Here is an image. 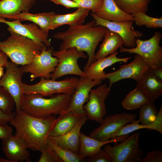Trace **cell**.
<instances>
[{"instance_id": "cell-37", "label": "cell", "mask_w": 162, "mask_h": 162, "mask_svg": "<svg viewBox=\"0 0 162 162\" xmlns=\"http://www.w3.org/2000/svg\"><path fill=\"white\" fill-rule=\"evenodd\" d=\"M86 160L88 162H112L105 150L101 148L92 155L88 157Z\"/></svg>"}, {"instance_id": "cell-9", "label": "cell", "mask_w": 162, "mask_h": 162, "mask_svg": "<svg viewBox=\"0 0 162 162\" xmlns=\"http://www.w3.org/2000/svg\"><path fill=\"white\" fill-rule=\"evenodd\" d=\"M47 47L45 46L30 63L21 67L24 73L31 74V81L38 77L50 79L58 65V59L52 55L53 50L52 48L47 49Z\"/></svg>"}, {"instance_id": "cell-17", "label": "cell", "mask_w": 162, "mask_h": 162, "mask_svg": "<svg viewBox=\"0 0 162 162\" xmlns=\"http://www.w3.org/2000/svg\"><path fill=\"white\" fill-rule=\"evenodd\" d=\"M2 150L5 158L13 162L30 161V153L25 143L13 134L2 140Z\"/></svg>"}, {"instance_id": "cell-10", "label": "cell", "mask_w": 162, "mask_h": 162, "mask_svg": "<svg viewBox=\"0 0 162 162\" xmlns=\"http://www.w3.org/2000/svg\"><path fill=\"white\" fill-rule=\"evenodd\" d=\"M5 72L0 79V86L4 87L12 96L15 102L16 112L21 110L24 94L22 77L24 73L21 68L12 61H8Z\"/></svg>"}, {"instance_id": "cell-38", "label": "cell", "mask_w": 162, "mask_h": 162, "mask_svg": "<svg viewBox=\"0 0 162 162\" xmlns=\"http://www.w3.org/2000/svg\"><path fill=\"white\" fill-rule=\"evenodd\" d=\"M140 162H162V151L160 150H153L147 153L145 157L140 158Z\"/></svg>"}, {"instance_id": "cell-19", "label": "cell", "mask_w": 162, "mask_h": 162, "mask_svg": "<svg viewBox=\"0 0 162 162\" xmlns=\"http://www.w3.org/2000/svg\"><path fill=\"white\" fill-rule=\"evenodd\" d=\"M86 115L71 130L64 134L56 136L48 137L56 144L61 147L69 149L78 154L80 146V134L82 127L87 120Z\"/></svg>"}, {"instance_id": "cell-6", "label": "cell", "mask_w": 162, "mask_h": 162, "mask_svg": "<svg viewBox=\"0 0 162 162\" xmlns=\"http://www.w3.org/2000/svg\"><path fill=\"white\" fill-rule=\"evenodd\" d=\"M79 79L77 77H67L57 81L40 78L38 83L33 85L23 83L24 94H38L43 97L56 93L67 94L72 95L75 92Z\"/></svg>"}, {"instance_id": "cell-26", "label": "cell", "mask_w": 162, "mask_h": 162, "mask_svg": "<svg viewBox=\"0 0 162 162\" xmlns=\"http://www.w3.org/2000/svg\"><path fill=\"white\" fill-rule=\"evenodd\" d=\"M36 0H1L0 17L7 18L24 12H28Z\"/></svg>"}, {"instance_id": "cell-18", "label": "cell", "mask_w": 162, "mask_h": 162, "mask_svg": "<svg viewBox=\"0 0 162 162\" xmlns=\"http://www.w3.org/2000/svg\"><path fill=\"white\" fill-rule=\"evenodd\" d=\"M118 52L116 51L114 53L106 57L100 59L90 64L84 71L86 73L87 78L92 80H104L106 73L104 70L118 62L127 63L131 57H129L119 58L117 57Z\"/></svg>"}, {"instance_id": "cell-15", "label": "cell", "mask_w": 162, "mask_h": 162, "mask_svg": "<svg viewBox=\"0 0 162 162\" xmlns=\"http://www.w3.org/2000/svg\"><path fill=\"white\" fill-rule=\"evenodd\" d=\"M3 23L8 26V30L26 38H29L38 44L42 48L46 46L50 47L51 45L50 40L34 23L22 24L18 19L12 21H8L0 17V23Z\"/></svg>"}, {"instance_id": "cell-45", "label": "cell", "mask_w": 162, "mask_h": 162, "mask_svg": "<svg viewBox=\"0 0 162 162\" xmlns=\"http://www.w3.org/2000/svg\"><path fill=\"white\" fill-rule=\"evenodd\" d=\"M4 74L3 67H0V78Z\"/></svg>"}, {"instance_id": "cell-24", "label": "cell", "mask_w": 162, "mask_h": 162, "mask_svg": "<svg viewBox=\"0 0 162 162\" xmlns=\"http://www.w3.org/2000/svg\"><path fill=\"white\" fill-rule=\"evenodd\" d=\"M128 137V135L121 136L116 137L106 141L103 142L87 136L81 132L78 154L86 158L95 153L106 144L111 142H122Z\"/></svg>"}, {"instance_id": "cell-40", "label": "cell", "mask_w": 162, "mask_h": 162, "mask_svg": "<svg viewBox=\"0 0 162 162\" xmlns=\"http://www.w3.org/2000/svg\"><path fill=\"white\" fill-rule=\"evenodd\" d=\"M57 4L61 5L67 8H81L79 5L71 0H50Z\"/></svg>"}, {"instance_id": "cell-34", "label": "cell", "mask_w": 162, "mask_h": 162, "mask_svg": "<svg viewBox=\"0 0 162 162\" xmlns=\"http://www.w3.org/2000/svg\"><path fill=\"white\" fill-rule=\"evenodd\" d=\"M15 105L12 96L4 87L0 86V109L5 113L10 114L13 112Z\"/></svg>"}, {"instance_id": "cell-8", "label": "cell", "mask_w": 162, "mask_h": 162, "mask_svg": "<svg viewBox=\"0 0 162 162\" xmlns=\"http://www.w3.org/2000/svg\"><path fill=\"white\" fill-rule=\"evenodd\" d=\"M52 55L57 57L59 61L55 71L52 73L51 80H56L58 78L70 74L87 77L86 73L81 69L77 63L79 58H87L83 52H80L73 47L67 50H53Z\"/></svg>"}, {"instance_id": "cell-33", "label": "cell", "mask_w": 162, "mask_h": 162, "mask_svg": "<svg viewBox=\"0 0 162 162\" xmlns=\"http://www.w3.org/2000/svg\"><path fill=\"white\" fill-rule=\"evenodd\" d=\"M139 122L138 120H136L132 123L124 125L112 134L110 139L116 137L128 135L133 132L140 129L154 130V127L152 124L148 125H144L141 124H139Z\"/></svg>"}, {"instance_id": "cell-43", "label": "cell", "mask_w": 162, "mask_h": 162, "mask_svg": "<svg viewBox=\"0 0 162 162\" xmlns=\"http://www.w3.org/2000/svg\"><path fill=\"white\" fill-rule=\"evenodd\" d=\"M151 71L156 76L162 80V67Z\"/></svg>"}, {"instance_id": "cell-12", "label": "cell", "mask_w": 162, "mask_h": 162, "mask_svg": "<svg viewBox=\"0 0 162 162\" xmlns=\"http://www.w3.org/2000/svg\"><path fill=\"white\" fill-rule=\"evenodd\" d=\"M110 89L105 83L91 89L88 100L83 107L88 119L100 123L105 117L107 111L105 101Z\"/></svg>"}, {"instance_id": "cell-32", "label": "cell", "mask_w": 162, "mask_h": 162, "mask_svg": "<svg viewBox=\"0 0 162 162\" xmlns=\"http://www.w3.org/2000/svg\"><path fill=\"white\" fill-rule=\"evenodd\" d=\"M131 14L133 16V21L138 26H145L148 28H162V16L159 18L153 17L141 12H137Z\"/></svg>"}, {"instance_id": "cell-1", "label": "cell", "mask_w": 162, "mask_h": 162, "mask_svg": "<svg viewBox=\"0 0 162 162\" xmlns=\"http://www.w3.org/2000/svg\"><path fill=\"white\" fill-rule=\"evenodd\" d=\"M95 24L94 20L85 24L69 26L65 31L56 33L53 36L54 38L62 41L59 50L74 47L80 52H87L88 60L83 68V71L97 61L95 57L96 49L103 39L108 29L101 26H96Z\"/></svg>"}, {"instance_id": "cell-2", "label": "cell", "mask_w": 162, "mask_h": 162, "mask_svg": "<svg viewBox=\"0 0 162 162\" xmlns=\"http://www.w3.org/2000/svg\"><path fill=\"white\" fill-rule=\"evenodd\" d=\"M16 112L9 123L15 128V134L24 141L28 148L40 152L47 144L49 134L57 118L54 115L38 118L21 110Z\"/></svg>"}, {"instance_id": "cell-20", "label": "cell", "mask_w": 162, "mask_h": 162, "mask_svg": "<svg viewBox=\"0 0 162 162\" xmlns=\"http://www.w3.org/2000/svg\"><path fill=\"white\" fill-rule=\"evenodd\" d=\"M136 87L143 92L149 102L154 103L162 94V80L149 70L137 82Z\"/></svg>"}, {"instance_id": "cell-28", "label": "cell", "mask_w": 162, "mask_h": 162, "mask_svg": "<svg viewBox=\"0 0 162 162\" xmlns=\"http://www.w3.org/2000/svg\"><path fill=\"white\" fill-rule=\"evenodd\" d=\"M149 101L143 92L136 87L126 95L122 101L121 105L126 110H134L140 109Z\"/></svg>"}, {"instance_id": "cell-36", "label": "cell", "mask_w": 162, "mask_h": 162, "mask_svg": "<svg viewBox=\"0 0 162 162\" xmlns=\"http://www.w3.org/2000/svg\"><path fill=\"white\" fill-rule=\"evenodd\" d=\"M76 3L81 8L91 10L92 12L100 9L104 0H71Z\"/></svg>"}, {"instance_id": "cell-39", "label": "cell", "mask_w": 162, "mask_h": 162, "mask_svg": "<svg viewBox=\"0 0 162 162\" xmlns=\"http://www.w3.org/2000/svg\"><path fill=\"white\" fill-rule=\"evenodd\" d=\"M16 114V112H13L10 114L5 113L0 109V125L8 124L14 118Z\"/></svg>"}, {"instance_id": "cell-22", "label": "cell", "mask_w": 162, "mask_h": 162, "mask_svg": "<svg viewBox=\"0 0 162 162\" xmlns=\"http://www.w3.org/2000/svg\"><path fill=\"white\" fill-rule=\"evenodd\" d=\"M92 12L101 18L107 21L116 22L133 21V16L123 12L114 0H104L101 8Z\"/></svg>"}, {"instance_id": "cell-11", "label": "cell", "mask_w": 162, "mask_h": 162, "mask_svg": "<svg viewBox=\"0 0 162 162\" xmlns=\"http://www.w3.org/2000/svg\"><path fill=\"white\" fill-rule=\"evenodd\" d=\"M136 115L124 112L105 117L98 127L91 132L89 136L103 142L110 140L112 134L124 125L136 120Z\"/></svg>"}, {"instance_id": "cell-13", "label": "cell", "mask_w": 162, "mask_h": 162, "mask_svg": "<svg viewBox=\"0 0 162 162\" xmlns=\"http://www.w3.org/2000/svg\"><path fill=\"white\" fill-rule=\"evenodd\" d=\"M120 67L115 71L106 74L105 78L109 80V86L111 87L114 83L126 79H133L138 82L149 70L143 58L136 54L134 56V59L130 63Z\"/></svg>"}, {"instance_id": "cell-35", "label": "cell", "mask_w": 162, "mask_h": 162, "mask_svg": "<svg viewBox=\"0 0 162 162\" xmlns=\"http://www.w3.org/2000/svg\"><path fill=\"white\" fill-rule=\"evenodd\" d=\"M40 152L41 155L38 162H62L47 143Z\"/></svg>"}, {"instance_id": "cell-47", "label": "cell", "mask_w": 162, "mask_h": 162, "mask_svg": "<svg viewBox=\"0 0 162 162\" xmlns=\"http://www.w3.org/2000/svg\"></svg>"}, {"instance_id": "cell-27", "label": "cell", "mask_w": 162, "mask_h": 162, "mask_svg": "<svg viewBox=\"0 0 162 162\" xmlns=\"http://www.w3.org/2000/svg\"><path fill=\"white\" fill-rule=\"evenodd\" d=\"M104 39L100 48L95 54L96 60L106 57L123 47L124 42L122 38L116 33L108 29L104 36Z\"/></svg>"}, {"instance_id": "cell-16", "label": "cell", "mask_w": 162, "mask_h": 162, "mask_svg": "<svg viewBox=\"0 0 162 162\" xmlns=\"http://www.w3.org/2000/svg\"><path fill=\"white\" fill-rule=\"evenodd\" d=\"M101 80H92L87 77H80L74 92L71 95L69 105L65 111H72L82 115H86L83 107L88 100L92 88L100 85Z\"/></svg>"}, {"instance_id": "cell-5", "label": "cell", "mask_w": 162, "mask_h": 162, "mask_svg": "<svg viewBox=\"0 0 162 162\" xmlns=\"http://www.w3.org/2000/svg\"><path fill=\"white\" fill-rule=\"evenodd\" d=\"M162 38V34L157 31L148 40H142L137 38L135 47L130 48L122 47L120 48L119 51L140 55L147 65L149 70H153L162 67V47L160 46Z\"/></svg>"}, {"instance_id": "cell-4", "label": "cell", "mask_w": 162, "mask_h": 162, "mask_svg": "<svg viewBox=\"0 0 162 162\" xmlns=\"http://www.w3.org/2000/svg\"><path fill=\"white\" fill-rule=\"evenodd\" d=\"M7 39L0 41V50L12 62L22 65L30 63L42 49L32 40L13 32Z\"/></svg>"}, {"instance_id": "cell-41", "label": "cell", "mask_w": 162, "mask_h": 162, "mask_svg": "<svg viewBox=\"0 0 162 162\" xmlns=\"http://www.w3.org/2000/svg\"><path fill=\"white\" fill-rule=\"evenodd\" d=\"M12 127L8 124L0 125V140H3L12 134Z\"/></svg>"}, {"instance_id": "cell-29", "label": "cell", "mask_w": 162, "mask_h": 162, "mask_svg": "<svg viewBox=\"0 0 162 162\" xmlns=\"http://www.w3.org/2000/svg\"><path fill=\"white\" fill-rule=\"evenodd\" d=\"M151 0H114L123 12L128 14L137 12L146 13Z\"/></svg>"}, {"instance_id": "cell-21", "label": "cell", "mask_w": 162, "mask_h": 162, "mask_svg": "<svg viewBox=\"0 0 162 162\" xmlns=\"http://www.w3.org/2000/svg\"><path fill=\"white\" fill-rule=\"evenodd\" d=\"M86 115L72 111H64L57 118L49 136H57L67 133L72 130Z\"/></svg>"}, {"instance_id": "cell-25", "label": "cell", "mask_w": 162, "mask_h": 162, "mask_svg": "<svg viewBox=\"0 0 162 162\" xmlns=\"http://www.w3.org/2000/svg\"><path fill=\"white\" fill-rule=\"evenodd\" d=\"M55 14L52 12L35 14L24 12L9 16L7 19L11 20L18 19L20 22L26 20L31 21L38 26L40 30L48 37L49 32L50 30L52 18Z\"/></svg>"}, {"instance_id": "cell-23", "label": "cell", "mask_w": 162, "mask_h": 162, "mask_svg": "<svg viewBox=\"0 0 162 162\" xmlns=\"http://www.w3.org/2000/svg\"><path fill=\"white\" fill-rule=\"evenodd\" d=\"M90 9L85 8H78L75 12L64 14H55L51 21L50 30L54 29L64 25L73 26L83 24Z\"/></svg>"}, {"instance_id": "cell-7", "label": "cell", "mask_w": 162, "mask_h": 162, "mask_svg": "<svg viewBox=\"0 0 162 162\" xmlns=\"http://www.w3.org/2000/svg\"><path fill=\"white\" fill-rule=\"evenodd\" d=\"M140 134L137 132L113 146L109 143L104 146V150L112 162L138 161L143 154L139 145Z\"/></svg>"}, {"instance_id": "cell-3", "label": "cell", "mask_w": 162, "mask_h": 162, "mask_svg": "<svg viewBox=\"0 0 162 162\" xmlns=\"http://www.w3.org/2000/svg\"><path fill=\"white\" fill-rule=\"evenodd\" d=\"M71 96L69 94L59 93L45 98L38 94H24L20 109L38 118L60 115L68 107Z\"/></svg>"}, {"instance_id": "cell-46", "label": "cell", "mask_w": 162, "mask_h": 162, "mask_svg": "<svg viewBox=\"0 0 162 162\" xmlns=\"http://www.w3.org/2000/svg\"></svg>"}, {"instance_id": "cell-14", "label": "cell", "mask_w": 162, "mask_h": 162, "mask_svg": "<svg viewBox=\"0 0 162 162\" xmlns=\"http://www.w3.org/2000/svg\"><path fill=\"white\" fill-rule=\"evenodd\" d=\"M90 15L95 21L96 26L99 25L104 26L117 34L123 39L124 45L127 48L135 47L136 38L142 37L143 35L142 32L134 31L133 26V21L122 22L111 21L101 18L92 12L90 13Z\"/></svg>"}, {"instance_id": "cell-30", "label": "cell", "mask_w": 162, "mask_h": 162, "mask_svg": "<svg viewBox=\"0 0 162 162\" xmlns=\"http://www.w3.org/2000/svg\"><path fill=\"white\" fill-rule=\"evenodd\" d=\"M47 144L52 148L62 162H81L85 160L86 158L69 149L58 146L49 138Z\"/></svg>"}, {"instance_id": "cell-42", "label": "cell", "mask_w": 162, "mask_h": 162, "mask_svg": "<svg viewBox=\"0 0 162 162\" xmlns=\"http://www.w3.org/2000/svg\"><path fill=\"white\" fill-rule=\"evenodd\" d=\"M8 56L3 52L0 50V67H5L8 62Z\"/></svg>"}, {"instance_id": "cell-44", "label": "cell", "mask_w": 162, "mask_h": 162, "mask_svg": "<svg viewBox=\"0 0 162 162\" xmlns=\"http://www.w3.org/2000/svg\"><path fill=\"white\" fill-rule=\"evenodd\" d=\"M0 162H13L6 158H4L2 157H0Z\"/></svg>"}, {"instance_id": "cell-31", "label": "cell", "mask_w": 162, "mask_h": 162, "mask_svg": "<svg viewBox=\"0 0 162 162\" xmlns=\"http://www.w3.org/2000/svg\"><path fill=\"white\" fill-rule=\"evenodd\" d=\"M158 112L154 104L148 102L140 108L139 122L144 125H150L156 119Z\"/></svg>"}]
</instances>
